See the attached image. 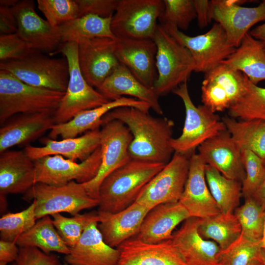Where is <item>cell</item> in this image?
<instances>
[{
	"mask_svg": "<svg viewBox=\"0 0 265 265\" xmlns=\"http://www.w3.org/2000/svg\"><path fill=\"white\" fill-rule=\"evenodd\" d=\"M153 40L157 48L153 89L159 96H164L187 82L195 65L189 50L161 25H158Z\"/></svg>",
	"mask_w": 265,
	"mask_h": 265,
	"instance_id": "obj_4",
	"label": "cell"
},
{
	"mask_svg": "<svg viewBox=\"0 0 265 265\" xmlns=\"http://www.w3.org/2000/svg\"><path fill=\"white\" fill-rule=\"evenodd\" d=\"M199 218L191 217L174 232L172 240L188 265H220L221 249L214 241L205 239L198 232Z\"/></svg>",
	"mask_w": 265,
	"mask_h": 265,
	"instance_id": "obj_24",
	"label": "cell"
},
{
	"mask_svg": "<svg viewBox=\"0 0 265 265\" xmlns=\"http://www.w3.org/2000/svg\"><path fill=\"white\" fill-rule=\"evenodd\" d=\"M247 0H212V18L224 30L229 42L238 48L255 24L265 21V0L253 7L242 6Z\"/></svg>",
	"mask_w": 265,
	"mask_h": 265,
	"instance_id": "obj_15",
	"label": "cell"
},
{
	"mask_svg": "<svg viewBox=\"0 0 265 265\" xmlns=\"http://www.w3.org/2000/svg\"><path fill=\"white\" fill-rule=\"evenodd\" d=\"M252 198L265 212V179L254 192Z\"/></svg>",
	"mask_w": 265,
	"mask_h": 265,
	"instance_id": "obj_51",
	"label": "cell"
},
{
	"mask_svg": "<svg viewBox=\"0 0 265 265\" xmlns=\"http://www.w3.org/2000/svg\"><path fill=\"white\" fill-rule=\"evenodd\" d=\"M164 8L159 20L164 26L186 30L197 17L193 0H163Z\"/></svg>",
	"mask_w": 265,
	"mask_h": 265,
	"instance_id": "obj_42",
	"label": "cell"
},
{
	"mask_svg": "<svg viewBox=\"0 0 265 265\" xmlns=\"http://www.w3.org/2000/svg\"><path fill=\"white\" fill-rule=\"evenodd\" d=\"M182 100L186 111L181 134L173 138L171 145L174 152L190 157L203 142L226 130L219 116L204 105L195 106L189 94L187 82L173 92Z\"/></svg>",
	"mask_w": 265,
	"mask_h": 265,
	"instance_id": "obj_6",
	"label": "cell"
},
{
	"mask_svg": "<svg viewBox=\"0 0 265 265\" xmlns=\"http://www.w3.org/2000/svg\"><path fill=\"white\" fill-rule=\"evenodd\" d=\"M198 150L206 164L215 168L225 177L241 183L244 180L241 150L227 130L203 142Z\"/></svg>",
	"mask_w": 265,
	"mask_h": 265,
	"instance_id": "obj_19",
	"label": "cell"
},
{
	"mask_svg": "<svg viewBox=\"0 0 265 265\" xmlns=\"http://www.w3.org/2000/svg\"><path fill=\"white\" fill-rule=\"evenodd\" d=\"M241 227V235L255 242H261L265 218V212L252 198L245 199L244 203L234 211Z\"/></svg>",
	"mask_w": 265,
	"mask_h": 265,
	"instance_id": "obj_39",
	"label": "cell"
},
{
	"mask_svg": "<svg viewBox=\"0 0 265 265\" xmlns=\"http://www.w3.org/2000/svg\"><path fill=\"white\" fill-rule=\"evenodd\" d=\"M204 75L201 101L214 113L228 110L245 92L247 77L225 64Z\"/></svg>",
	"mask_w": 265,
	"mask_h": 265,
	"instance_id": "obj_14",
	"label": "cell"
},
{
	"mask_svg": "<svg viewBox=\"0 0 265 265\" xmlns=\"http://www.w3.org/2000/svg\"><path fill=\"white\" fill-rule=\"evenodd\" d=\"M190 157L174 152L171 160L143 188L135 201L151 210L179 201L187 180Z\"/></svg>",
	"mask_w": 265,
	"mask_h": 265,
	"instance_id": "obj_13",
	"label": "cell"
},
{
	"mask_svg": "<svg viewBox=\"0 0 265 265\" xmlns=\"http://www.w3.org/2000/svg\"><path fill=\"white\" fill-rule=\"evenodd\" d=\"M205 166L206 163L198 153L190 156L187 180L179 200L191 217L200 219L221 212L208 187Z\"/></svg>",
	"mask_w": 265,
	"mask_h": 265,
	"instance_id": "obj_20",
	"label": "cell"
},
{
	"mask_svg": "<svg viewBox=\"0 0 265 265\" xmlns=\"http://www.w3.org/2000/svg\"><path fill=\"white\" fill-rule=\"evenodd\" d=\"M222 120L226 130L241 151H250L263 159L265 157V121L238 120L225 116Z\"/></svg>",
	"mask_w": 265,
	"mask_h": 265,
	"instance_id": "obj_34",
	"label": "cell"
},
{
	"mask_svg": "<svg viewBox=\"0 0 265 265\" xmlns=\"http://www.w3.org/2000/svg\"><path fill=\"white\" fill-rule=\"evenodd\" d=\"M44 146L28 145L24 149L31 159L47 156L60 155L76 161L87 159L100 145V129L86 132L83 135L74 138L53 140L49 137L42 138Z\"/></svg>",
	"mask_w": 265,
	"mask_h": 265,
	"instance_id": "obj_29",
	"label": "cell"
},
{
	"mask_svg": "<svg viewBox=\"0 0 265 265\" xmlns=\"http://www.w3.org/2000/svg\"><path fill=\"white\" fill-rule=\"evenodd\" d=\"M241 159L245 172L241 191L245 199L252 197L265 179V165L262 159L249 150L241 151Z\"/></svg>",
	"mask_w": 265,
	"mask_h": 265,
	"instance_id": "obj_44",
	"label": "cell"
},
{
	"mask_svg": "<svg viewBox=\"0 0 265 265\" xmlns=\"http://www.w3.org/2000/svg\"><path fill=\"white\" fill-rule=\"evenodd\" d=\"M205 176L210 192L221 212H233L239 205L242 183L225 177L207 164Z\"/></svg>",
	"mask_w": 265,
	"mask_h": 265,
	"instance_id": "obj_36",
	"label": "cell"
},
{
	"mask_svg": "<svg viewBox=\"0 0 265 265\" xmlns=\"http://www.w3.org/2000/svg\"><path fill=\"white\" fill-rule=\"evenodd\" d=\"M263 252H264V255L265 256V252L264 251H263Z\"/></svg>",
	"mask_w": 265,
	"mask_h": 265,
	"instance_id": "obj_60",
	"label": "cell"
},
{
	"mask_svg": "<svg viewBox=\"0 0 265 265\" xmlns=\"http://www.w3.org/2000/svg\"><path fill=\"white\" fill-rule=\"evenodd\" d=\"M165 165L131 159L102 182L99 189L98 211L115 213L129 207Z\"/></svg>",
	"mask_w": 265,
	"mask_h": 265,
	"instance_id": "obj_2",
	"label": "cell"
},
{
	"mask_svg": "<svg viewBox=\"0 0 265 265\" xmlns=\"http://www.w3.org/2000/svg\"><path fill=\"white\" fill-rule=\"evenodd\" d=\"M78 61L88 84L97 89L120 64L115 52V39L95 38L78 43Z\"/></svg>",
	"mask_w": 265,
	"mask_h": 265,
	"instance_id": "obj_16",
	"label": "cell"
},
{
	"mask_svg": "<svg viewBox=\"0 0 265 265\" xmlns=\"http://www.w3.org/2000/svg\"><path fill=\"white\" fill-rule=\"evenodd\" d=\"M164 8L161 0H118L112 31L116 38L153 40Z\"/></svg>",
	"mask_w": 265,
	"mask_h": 265,
	"instance_id": "obj_9",
	"label": "cell"
},
{
	"mask_svg": "<svg viewBox=\"0 0 265 265\" xmlns=\"http://www.w3.org/2000/svg\"><path fill=\"white\" fill-rule=\"evenodd\" d=\"M123 106L133 107L148 113L151 109L145 102L134 98L122 97L97 107L82 111L66 123L54 125L48 137L53 140H56L58 136L62 139L74 138L84 132L100 129L102 119L106 113Z\"/></svg>",
	"mask_w": 265,
	"mask_h": 265,
	"instance_id": "obj_23",
	"label": "cell"
},
{
	"mask_svg": "<svg viewBox=\"0 0 265 265\" xmlns=\"http://www.w3.org/2000/svg\"><path fill=\"white\" fill-rule=\"evenodd\" d=\"M0 212L3 213L7 208L6 196L0 194Z\"/></svg>",
	"mask_w": 265,
	"mask_h": 265,
	"instance_id": "obj_54",
	"label": "cell"
},
{
	"mask_svg": "<svg viewBox=\"0 0 265 265\" xmlns=\"http://www.w3.org/2000/svg\"><path fill=\"white\" fill-rule=\"evenodd\" d=\"M51 216L57 231L69 248L78 243L88 225L100 221L98 212H93L79 213L71 217L64 216L59 213Z\"/></svg>",
	"mask_w": 265,
	"mask_h": 265,
	"instance_id": "obj_38",
	"label": "cell"
},
{
	"mask_svg": "<svg viewBox=\"0 0 265 265\" xmlns=\"http://www.w3.org/2000/svg\"><path fill=\"white\" fill-rule=\"evenodd\" d=\"M65 92L28 85L0 70V126L18 114L54 113Z\"/></svg>",
	"mask_w": 265,
	"mask_h": 265,
	"instance_id": "obj_3",
	"label": "cell"
},
{
	"mask_svg": "<svg viewBox=\"0 0 265 265\" xmlns=\"http://www.w3.org/2000/svg\"><path fill=\"white\" fill-rule=\"evenodd\" d=\"M38 8L48 22L57 28L79 16L75 0H37Z\"/></svg>",
	"mask_w": 265,
	"mask_h": 265,
	"instance_id": "obj_43",
	"label": "cell"
},
{
	"mask_svg": "<svg viewBox=\"0 0 265 265\" xmlns=\"http://www.w3.org/2000/svg\"><path fill=\"white\" fill-rule=\"evenodd\" d=\"M132 138L128 128L119 120H113L102 124L100 129L101 166L93 179L83 183L90 197L98 200L99 187L103 181L132 159L129 148Z\"/></svg>",
	"mask_w": 265,
	"mask_h": 265,
	"instance_id": "obj_11",
	"label": "cell"
},
{
	"mask_svg": "<svg viewBox=\"0 0 265 265\" xmlns=\"http://www.w3.org/2000/svg\"><path fill=\"white\" fill-rule=\"evenodd\" d=\"M19 247L15 242L0 240V265H7L16 262Z\"/></svg>",
	"mask_w": 265,
	"mask_h": 265,
	"instance_id": "obj_50",
	"label": "cell"
},
{
	"mask_svg": "<svg viewBox=\"0 0 265 265\" xmlns=\"http://www.w3.org/2000/svg\"><path fill=\"white\" fill-rule=\"evenodd\" d=\"M157 46L152 39L116 38L115 52L125 66L144 85L151 88L157 78Z\"/></svg>",
	"mask_w": 265,
	"mask_h": 265,
	"instance_id": "obj_18",
	"label": "cell"
},
{
	"mask_svg": "<svg viewBox=\"0 0 265 265\" xmlns=\"http://www.w3.org/2000/svg\"><path fill=\"white\" fill-rule=\"evenodd\" d=\"M198 229L203 238L214 241L221 250L227 248L241 234L240 223L234 212L199 218Z\"/></svg>",
	"mask_w": 265,
	"mask_h": 265,
	"instance_id": "obj_35",
	"label": "cell"
},
{
	"mask_svg": "<svg viewBox=\"0 0 265 265\" xmlns=\"http://www.w3.org/2000/svg\"><path fill=\"white\" fill-rule=\"evenodd\" d=\"M199 26L204 28L211 23L212 18V2L208 0H193Z\"/></svg>",
	"mask_w": 265,
	"mask_h": 265,
	"instance_id": "obj_49",
	"label": "cell"
},
{
	"mask_svg": "<svg viewBox=\"0 0 265 265\" xmlns=\"http://www.w3.org/2000/svg\"><path fill=\"white\" fill-rule=\"evenodd\" d=\"M249 33L265 47V23L254 28Z\"/></svg>",
	"mask_w": 265,
	"mask_h": 265,
	"instance_id": "obj_52",
	"label": "cell"
},
{
	"mask_svg": "<svg viewBox=\"0 0 265 265\" xmlns=\"http://www.w3.org/2000/svg\"><path fill=\"white\" fill-rule=\"evenodd\" d=\"M79 7V16L94 15L102 17L113 16L118 0H75Z\"/></svg>",
	"mask_w": 265,
	"mask_h": 265,
	"instance_id": "obj_47",
	"label": "cell"
},
{
	"mask_svg": "<svg viewBox=\"0 0 265 265\" xmlns=\"http://www.w3.org/2000/svg\"><path fill=\"white\" fill-rule=\"evenodd\" d=\"M97 90L110 101L123 95L133 97L149 104L157 114H163L159 101V96L153 88L142 83L123 64H120L114 69Z\"/></svg>",
	"mask_w": 265,
	"mask_h": 265,
	"instance_id": "obj_30",
	"label": "cell"
},
{
	"mask_svg": "<svg viewBox=\"0 0 265 265\" xmlns=\"http://www.w3.org/2000/svg\"><path fill=\"white\" fill-rule=\"evenodd\" d=\"M33 160L24 150L0 153V194L26 193L35 184Z\"/></svg>",
	"mask_w": 265,
	"mask_h": 265,
	"instance_id": "obj_28",
	"label": "cell"
},
{
	"mask_svg": "<svg viewBox=\"0 0 265 265\" xmlns=\"http://www.w3.org/2000/svg\"><path fill=\"white\" fill-rule=\"evenodd\" d=\"M62 265H69L66 264V263H64L63 264H62Z\"/></svg>",
	"mask_w": 265,
	"mask_h": 265,
	"instance_id": "obj_59",
	"label": "cell"
},
{
	"mask_svg": "<svg viewBox=\"0 0 265 265\" xmlns=\"http://www.w3.org/2000/svg\"><path fill=\"white\" fill-rule=\"evenodd\" d=\"M189 217V212L179 201L160 204L148 212L135 237L149 243L170 239L175 228Z\"/></svg>",
	"mask_w": 265,
	"mask_h": 265,
	"instance_id": "obj_25",
	"label": "cell"
},
{
	"mask_svg": "<svg viewBox=\"0 0 265 265\" xmlns=\"http://www.w3.org/2000/svg\"><path fill=\"white\" fill-rule=\"evenodd\" d=\"M35 182L54 186L75 181L85 183L97 175L102 162L99 146L87 159L78 163L60 155L47 156L33 160Z\"/></svg>",
	"mask_w": 265,
	"mask_h": 265,
	"instance_id": "obj_12",
	"label": "cell"
},
{
	"mask_svg": "<svg viewBox=\"0 0 265 265\" xmlns=\"http://www.w3.org/2000/svg\"><path fill=\"white\" fill-rule=\"evenodd\" d=\"M16 262L17 265H62L56 255L30 247L19 248Z\"/></svg>",
	"mask_w": 265,
	"mask_h": 265,
	"instance_id": "obj_46",
	"label": "cell"
},
{
	"mask_svg": "<svg viewBox=\"0 0 265 265\" xmlns=\"http://www.w3.org/2000/svg\"><path fill=\"white\" fill-rule=\"evenodd\" d=\"M24 199L35 201L37 219L61 212L74 216L99 204L98 200L89 195L83 184L75 181L60 186L36 183L25 193Z\"/></svg>",
	"mask_w": 265,
	"mask_h": 265,
	"instance_id": "obj_7",
	"label": "cell"
},
{
	"mask_svg": "<svg viewBox=\"0 0 265 265\" xmlns=\"http://www.w3.org/2000/svg\"><path fill=\"white\" fill-rule=\"evenodd\" d=\"M35 51L17 33L0 35V62L22 59Z\"/></svg>",
	"mask_w": 265,
	"mask_h": 265,
	"instance_id": "obj_45",
	"label": "cell"
},
{
	"mask_svg": "<svg viewBox=\"0 0 265 265\" xmlns=\"http://www.w3.org/2000/svg\"><path fill=\"white\" fill-rule=\"evenodd\" d=\"M19 2V0H0V5L8 7H13Z\"/></svg>",
	"mask_w": 265,
	"mask_h": 265,
	"instance_id": "obj_53",
	"label": "cell"
},
{
	"mask_svg": "<svg viewBox=\"0 0 265 265\" xmlns=\"http://www.w3.org/2000/svg\"><path fill=\"white\" fill-rule=\"evenodd\" d=\"M264 45L249 32L242 39L239 46L222 63L245 75L252 83L265 80Z\"/></svg>",
	"mask_w": 265,
	"mask_h": 265,
	"instance_id": "obj_31",
	"label": "cell"
},
{
	"mask_svg": "<svg viewBox=\"0 0 265 265\" xmlns=\"http://www.w3.org/2000/svg\"><path fill=\"white\" fill-rule=\"evenodd\" d=\"M12 9L17 22V33L31 49L57 52L62 44L58 27H53L36 12L34 1H19Z\"/></svg>",
	"mask_w": 265,
	"mask_h": 265,
	"instance_id": "obj_17",
	"label": "cell"
},
{
	"mask_svg": "<svg viewBox=\"0 0 265 265\" xmlns=\"http://www.w3.org/2000/svg\"><path fill=\"white\" fill-rule=\"evenodd\" d=\"M263 160L264 163L265 165V157Z\"/></svg>",
	"mask_w": 265,
	"mask_h": 265,
	"instance_id": "obj_58",
	"label": "cell"
},
{
	"mask_svg": "<svg viewBox=\"0 0 265 265\" xmlns=\"http://www.w3.org/2000/svg\"><path fill=\"white\" fill-rule=\"evenodd\" d=\"M54 113H21L7 119L0 128V153L15 146H28L50 131L55 125Z\"/></svg>",
	"mask_w": 265,
	"mask_h": 265,
	"instance_id": "obj_22",
	"label": "cell"
},
{
	"mask_svg": "<svg viewBox=\"0 0 265 265\" xmlns=\"http://www.w3.org/2000/svg\"><path fill=\"white\" fill-rule=\"evenodd\" d=\"M11 265H17L16 262L12 263Z\"/></svg>",
	"mask_w": 265,
	"mask_h": 265,
	"instance_id": "obj_57",
	"label": "cell"
},
{
	"mask_svg": "<svg viewBox=\"0 0 265 265\" xmlns=\"http://www.w3.org/2000/svg\"><path fill=\"white\" fill-rule=\"evenodd\" d=\"M260 243L263 250L265 252V218L264 225L263 236Z\"/></svg>",
	"mask_w": 265,
	"mask_h": 265,
	"instance_id": "obj_56",
	"label": "cell"
},
{
	"mask_svg": "<svg viewBox=\"0 0 265 265\" xmlns=\"http://www.w3.org/2000/svg\"><path fill=\"white\" fill-rule=\"evenodd\" d=\"M150 209L135 202L126 209L115 213L98 211V228L105 242L118 248L127 240L135 237Z\"/></svg>",
	"mask_w": 265,
	"mask_h": 265,
	"instance_id": "obj_26",
	"label": "cell"
},
{
	"mask_svg": "<svg viewBox=\"0 0 265 265\" xmlns=\"http://www.w3.org/2000/svg\"><path fill=\"white\" fill-rule=\"evenodd\" d=\"M162 26L189 50L195 63L194 72L197 73L205 74L213 70L236 49L217 23L207 32L195 36H188L175 27Z\"/></svg>",
	"mask_w": 265,
	"mask_h": 265,
	"instance_id": "obj_10",
	"label": "cell"
},
{
	"mask_svg": "<svg viewBox=\"0 0 265 265\" xmlns=\"http://www.w3.org/2000/svg\"><path fill=\"white\" fill-rule=\"evenodd\" d=\"M248 265H265V256L264 252L262 256L253 260Z\"/></svg>",
	"mask_w": 265,
	"mask_h": 265,
	"instance_id": "obj_55",
	"label": "cell"
},
{
	"mask_svg": "<svg viewBox=\"0 0 265 265\" xmlns=\"http://www.w3.org/2000/svg\"><path fill=\"white\" fill-rule=\"evenodd\" d=\"M69 249L64 257L69 265H118L120 258L118 249L104 240L98 222L88 225L78 243Z\"/></svg>",
	"mask_w": 265,
	"mask_h": 265,
	"instance_id": "obj_27",
	"label": "cell"
},
{
	"mask_svg": "<svg viewBox=\"0 0 265 265\" xmlns=\"http://www.w3.org/2000/svg\"><path fill=\"white\" fill-rule=\"evenodd\" d=\"M17 31V22L12 7L0 5V35Z\"/></svg>",
	"mask_w": 265,
	"mask_h": 265,
	"instance_id": "obj_48",
	"label": "cell"
},
{
	"mask_svg": "<svg viewBox=\"0 0 265 265\" xmlns=\"http://www.w3.org/2000/svg\"><path fill=\"white\" fill-rule=\"evenodd\" d=\"M15 243L19 248L35 247L47 254L55 252L65 255L70 251L50 215L38 219L29 230L16 239Z\"/></svg>",
	"mask_w": 265,
	"mask_h": 265,
	"instance_id": "obj_33",
	"label": "cell"
},
{
	"mask_svg": "<svg viewBox=\"0 0 265 265\" xmlns=\"http://www.w3.org/2000/svg\"><path fill=\"white\" fill-rule=\"evenodd\" d=\"M112 16L86 15L70 20L58 27L62 43H79L85 39L108 38L115 39L111 30Z\"/></svg>",
	"mask_w": 265,
	"mask_h": 265,
	"instance_id": "obj_32",
	"label": "cell"
},
{
	"mask_svg": "<svg viewBox=\"0 0 265 265\" xmlns=\"http://www.w3.org/2000/svg\"><path fill=\"white\" fill-rule=\"evenodd\" d=\"M58 52L67 60L69 77L65 94L53 114L55 124L66 123L82 111L97 107L110 101L84 78L79 64L78 43H62Z\"/></svg>",
	"mask_w": 265,
	"mask_h": 265,
	"instance_id": "obj_5",
	"label": "cell"
},
{
	"mask_svg": "<svg viewBox=\"0 0 265 265\" xmlns=\"http://www.w3.org/2000/svg\"><path fill=\"white\" fill-rule=\"evenodd\" d=\"M263 254L260 242L252 241L241 234L227 248L221 250L220 265H248Z\"/></svg>",
	"mask_w": 265,
	"mask_h": 265,
	"instance_id": "obj_41",
	"label": "cell"
},
{
	"mask_svg": "<svg viewBox=\"0 0 265 265\" xmlns=\"http://www.w3.org/2000/svg\"><path fill=\"white\" fill-rule=\"evenodd\" d=\"M117 248L120 251L118 265H188L172 239L149 243L135 236Z\"/></svg>",
	"mask_w": 265,
	"mask_h": 265,
	"instance_id": "obj_21",
	"label": "cell"
},
{
	"mask_svg": "<svg viewBox=\"0 0 265 265\" xmlns=\"http://www.w3.org/2000/svg\"><path fill=\"white\" fill-rule=\"evenodd\" d=\"M36 202L26 209L17 212H8L0 218V239L15 242L22 234L29 230L36 223Z\"/></svg>",
	"mask_w": 265,
	"mask_h": 265,
	"instance_id": "obj_40",
	"label": "cell"
},
{
	"mask_svg": "<svg viewBox=\"0 0 265 265\" xmlns=\"http://www.w3.org/2000/svg\"><path fill=\"white\" fill-rule=\"evenodd\" d=\"M113 120L123 123L133 136L129 148L132 159L165 164L171 160L174 153L171 145L174 126L172 120L155 117L130 106L108 112L103 117L102 124Z\"/></svg>",
	"mask_w": 265,
	"mask_h": 265,
	"instance_id": "obj_1",
	"label": "cell"
},
{
	"mask_svg": "<svg viewBox=\"0 0 265 265\" xmlns=\"http://www.w3.org/2000/svg\"><path fill=\"white\" fill-rule=\"evenodd\" d=\"M228 110V116L235 119L265 121V87L248 79L245 92Z\"/></svg>",
	"mask_w": 265,
	"mask_h": 265,
	"instance_id": "obj_37",
	"label": "cell"
},
{
	"mask_svg": "<svg viewBox=\"0 0 265 265\" xmlns=\"http://www.w3.org/2000/svg\"><path fill=\"white\" fill-rule=\"evenodd\" d=\"M40 52L35 51L20 60L0 62V70L28 85L65 92L69 77L66 58H52Z\"/></svg>",
	"mask_w": 265,
	"mask_h": 265,
	"instance_id": "obj_8",
	"label": "cell"
},
{
	"mask_svg": "<svg viewBox=\"0 0 265 265\" xmlns=\"http://www.w3.org/2000/svg\"></svg>",
	"mask_w": 265,
	"mask_h": 265,
	"instance_id": "obj_61",
	"label": "cell"
}]
</instances>
